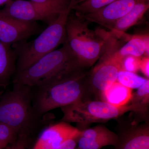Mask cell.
Wrapping results in <instances>:
<instances>
[{
	"label": "cell",
	"instance_id": "6da1fadb",
	"mask_svg": "<svg viewBox=\"0 0 149 149\" xmlns=\"http://www.w3.org/2000/svg\"><path fill=\"white\" fill-rule=\"evenodd\" d=\"M82 70L85 69L66 42L61 48L15 73L13 83L36 88L62 80Z\"/></svg>",
	"mask_w": 149,
	"mask_h": 149
},
{
	"label": "cell",
	"instance_id": "7a4b0ae2",
	"mask_svg": "<svg viewBox=\"0 0 149 149\" xmlns=\"http://www.w3.org/2000/svg\"><path fill=\"white\" fill-rule=\"evenodd\" d=\"M88 74L82 70L62 80L36 87L37 91L32 105L35 114L40 116L57 108L91 100L93 96Z\"/></svg>",
	"mask_w": 149,
	"mask_h": 149
},
{
	"label": "cell",
	"instance_id": "3957f363",
	"mask_svg": "<svg viewBox=\"0 0 149 149\" xmlns=\"http://www.w3.org/2000/svg\"><path fill=\"white\" fill-rule=\"evenodd\" d=\"M89 21L74 14L67 20V42L82 68L93 66L103 53L111 35L102 29L89 27Z\"/></svg>",
	"mask_w": 149,
	"mask_h": 149
},
{
	"label": "cell",
	"instance_id": "277c9868",
	"mask_svg": "<svg viewBox=\"0 0 149 149\" xmlns=\"http://www.w3.org/2000/svg\"><path fill=\"white\" fill-rule=\"evenodd\" d=\"M75 4V0H73L69 7L48 25L35 40L30 42L26 41L16 43L12 46L17 56L15 73L26 69L54 51L59 46L66 42L67 20Z\"/></svg>",
	"mask_w": 149,
	"mask_h": 149
},
{
	"label": "cell",
	"instance_id": "5b68a950",
	"mask_svg": "<svg viewBox=\"0 0 149 149\" xmlns=\"http://www.w3.org/2000/svg\"><path fill=\"white\" fill-rule=\"evenodd\" d=\"M31 87L14 84L13 89L0 98V123L19 132L29 131L36 115L31 104Z\"/></svg>",
	"mask_w": 149,
	"mask_h": 149
},
{
	"label": "cell",
	"instance_id": "8992f818",
	"mask_svg": "<svg viewBox=\"0 0 149 149\" xmlns=\"http://www.w3.org/2000/svg\"><path fill=\"white\" fill-rule=\"evenodd\" d=\"M61 109L63 114L61 121L77 123L80 125V130L92 123L106 122L130 111L129 104L118 107L105 102L92 100L81 101Z\"/></svg>",
	"mask_w": 149,
	"mask_h": 149
},
{
	"label": "cell",
	"instance_id": "52a82bcc",
	"mask_svg": "<svg viewBox=\"0 0 149 149\" xmlns=\"http://www.w3.org/2000/svg\"><path fill=\"white\" fill-rule=\"evenodd\" d=\"M120 42L112 37L95 66L88 72V81L92 95L100 100L102 94L117 80L122 61L115 56Z\"/></svg>",
	"mask_w": 149,
	"mask_h": 149
},
{
	"label": "cell",
	"instance_id": "ba28073f",
	"mask_svg": "<svg viewBox=\"0 0 149 149\" xmlns=\"http://www.w3.org/2000/svg\"><path fill=\"white\" fill-rule=\"evenodd\" d=\"M73 0H59L50 3H39L30 1L11 0L1 10L3 13L19 20L42 21L51 24L67 9Z\"/></svg>",
	"mask_w": 149,
	"mask_h": 149
},
{
	"label": "cell",
	"instance_id": "9c48e42d",
	"mask_svg": "<svg viewBox=\"0 0 149 149\" xmlns=\"http://www.w3.org/2000/svg\"><path fill=\"white\" fill-rule=\"evenodd\" d=\"M42 27L36 22L19 20L0 10V42L12 46L27 41L42 31Z\"/></svg>",
	"mask_w": 149,
	"mask_h": 149
},
{
	"label": "cell",
	"instance_id": "30bf717a",
	"mask_svg": "<svg viewBox=\"0 0 149 149\" xmlns=\"http://www.w3.org/2000/svg\"><path fill=\"white\" fill-rule=\"evenodd\" d=\"M144 1L146 0H116L97 11L80 16L89 22L97 23L111 30L116 21L137 3Z\"/></svg>",
	"mask_w": 149,
	"mask_h": 149
},
{
	"label": "cell",
	"instance_id": "8fae6325",
	"mask_svg": "<svg viewBox=\"0 0 149 149\" xmlns=\"http://www.w3.org/2000/svg\"><path fill=\"white\" fill-rule=\"evenodd\" d=\"M80 133L68 123L53 124L43 130L32 149H57L67 140L77 138Z\"/></svg>",
	"mask_w": 149,
	"mask_h": 149
},
{
	"label": "cell",
	"instance_id": "7c38bea8",
	"mask_svg": "<svg viewBox=\"0 0 149 149\" xmlns=\"http://www.w3.org/2000/svg\"><path fill=\"white\" fill-rule=\"evenodd\" d=\"M80 130L77 138V149H101L107 146L115 147L117 143V134L104 125Z\"/></svg>",
	"mask_w": 149,
	"mask_h": 149
},
{
	"label": "cell",
	"instance_id": "4fadbf2b",
	"mask_svg": "<svg viewBox=\"0 0 149 149\" xmlns=\"http://www.w3.org/2000/svg\"><path fill=\"white\" fill-rule=\"evenodd\" d=\"M117 135L118 141L114 149H149V122L133 124Z\"/></svg>",
	"mask_w": 149,
	"mask_h": 149
},
{
	"label": "cell",
	"instance_id": "5bb4252c",
	"mask_svg": "<svg viewBox=\"0 0 149 149\" xmlns=\"http://www.w3.org/2000/svg\"><path fill=\"white\" fill-rule=\"evenodd\" d=\"M129 103L130 111L133 112L135 118L133 124L140 121L149 122V80L146 81L132 94Z\"/></svg>",
	"mask_w": 149,
	"mask_h": 149
},
{
	"label": "cell",
	"instance_id": "9a60e30c",
	"mask_svg": "<svg viewBox=\"0 0 149 149\" xmlns=\"http://www.w3.org/2000/svg\"><path fill=\"white\" fill-rule=\"evenodd\" d=\"M116 56L120 61L128 56L136 57L149 56L148 35H136L129 37L128 42L114 52Z\"/></svg>",
	"mask_w": 149,
	"mask_h": 149
},
{
	"label": "cell",
	"instance_id": "2e32d148",
	"mask_svg": "<svg viewBox=\"0 0 149 149\" xmlns=\"http://www.w3.org/2000/svg\"><path fill=\"white\" fill-rule=\"evenodd\" d=\"M149 8V0L137 3L128 13L116 22L110 30L111 34L115 38L122 37L127 29L141 20Z\"/></svg>",
	"mask_w": 149,
	"mask_h": 149
},
{
	"label": "cell",
	"instance_id": "e0dca14e",
	"mask_svg": "<svg viewBox=\"0 0 149 149\" xmlns=\"http://www.w3.org/2000/svg\"><path fill=\"white\" fill-rule=\"evenodd\" d=\"M17 56L12 46L0 42V87L9 83L15 73Z\"/></svg>",
	"mask_w": 149,
	"mask_h": 149
},
{
	"label": "cell",
	"instance_id": "ac0fdd59",
	"mask_svg": "<svg viewBox=\"0 0 149 149\" xmlns=\"http://www.w3.org/2000/svg\"><path fill=\"white\" fill-rule=\"evenodd\" d=\"M132 94V89L125 87L116 80L102 93L100 100L119 107L129 103Z\"/></svg>",
	"mask_w": 149,
	"mask_h": 149
},
{
	"label": "cell",
	"instance_id": "d6986e66",
	"mask_svg": "<svg viewBox=\"0 0 149 149\" xmlns=\"http://www.w3.org/2000/svg\"><path fill=\"white\" fill-rule=\"evenodd\" d=\"M116 0H85L73 6L75 14L83 15L97 11Z\"/></svg>",
	"mask_w": 149,
	"mask_h": 149
},
{
	"label": "cell",
	"instance_id": "ffe728a7",
	"mask_svg": "<svg viewBox=\"0 0 149 149\" xmlns=\"http://www.w3.org/2000/svg\"><path fill=\"white\" fill-rule=\"evenodd\" d=\"M147 80L136 73L123 70L118 72L117 78L118 82L132 90L140 88Z\"/></svg>",
	"mask_w": 149,
	"mask_h": 149
},
{
	"label": "cell",
	"instance_id": "44dd1931",
	"mask_svg": "<svg viewBox=\"0 0 149 149\" xmlns=\"http://www.w3.org/2000/svg\"><path fill=\"white\" fill-rule=\"evenodd\" d=\"M19 132L8 125L0 123V149H4L16 139Z\"/></svg>",
	"mask_w": 149,
	"mask_h": 149
},
{
	"label": "cell",
	"instance_id": "7402d4cb",
	"mask_svg": "<svg viewBox=\"0 0 149 149\" xmlns=\"http://www.w3.org/2000/svg\"><path fill=\"white\" fill-rule=\"evenodd\" d=\"M141 58L132 56L125 57L122 61L121 70L136 73L139 70Z\"/></svg>",
	"mask_w": 149,
	"mask_h": 149
},
{
	"label": "cell",
	"instance_id": "603a6c76",
	"mask_svg": "<svg viewBox=\"0 0 149 149\" xmlns=\"http://www.w3.org/2000/svg\"><path fill=\"white\" fill-rule=\"evenodd\" d=\"M28 134V131L19 132L15 140L4 149H27Z\"/></svg>",
	"mask_w": 149,
	"mask_h": 149
},
{
	"label": "cell",
	"instance_id": "cb8c5ba5",
	"mask_svg": "<svg viewBox=\"0 0 149 149\" xmlns=\"http://www.w3.org/2000/svg\"><path fill=\"white\" fill-rule=\"evenodd\" d=\"M139 70L148 78L149 77V56L143 57L141 58Z\"/></svg>",
	"mask_w": 149,
	"mask_h": 149
},
{
	"label": "cell",
	"instance_id": "d4e9b609",
	"mask_svg": "<svg viewBox=\"0 0 149 149\" xmlns=\"http://www.w3.org/2000/svg\"><path fill=\"white\" fill-rule=\"evenodd\" d=\"M77 138L67 140L57 149H76L77 146Z\"/></svg>",
	"mask_w": 149,
	"mask_h": 149
},
{
	"label": "cell",
	"instance_id": "484cf974",
	"mask_svg": "<svg viewBox=\"0 0 149 149\" xmlns=\"http://www.w3.org/2000/svg\"><path fill=\"white\" fill-rule=\"evenodd\" d=\"M30 1L34 2L39 3L46 4L55 2L59 0H30Z\"/></svg>",
	"mask_w": 149,
	"mask_h": 149
},
{
	"label": "cell",
	"instance_id": "4316f807",
	"mask_svg": "<svg viewBox=\"0 0 149 149\" xmlns=\"http://www.w3.org/2000/svg\"><path fill=\"white\" fill-rule=\"evenodd\" d=\"M11 0H0V6L6 4L7 3L9 2Z\"/></svg>",
	"mask_w": 149,
	"mask_h": 149
},
{
	"label": "cell",
	"instance_id": "83f0119b",
	"mask_svg": "<svg viewBox=\"0 0 149 149\" xmlns=\"http://www.w3.org/2000/svg\"><path fill=\"white\" fill-rule=\"evenodd\" d=\"M85 1V0H76L75 3H76V4H77L78 3L81 2L83 1Z\"/></svg>",
	"mask_w": 149,
	"mask_h": 149
},
{
	"label": "cell",
	"instance_id": "f1b7e54d",
	"mask_svg": "<svg viewBox=\"0 0 149 149\" xmlns=\"http://www.w3.org/2000/svg\"><path fill=\"white\" fill-rule=\"evenodd\" d=\"M3 94V91H1V90H0V98H1V97Z\"/></svg>",
	"mask_w": 149,
	"mask_h": 149
},
{
	"label": "cell",
	"instance_id": "f546056e",
	"mask_svg": "<svg viewBox=\"0 0 149 149\" xmlns=\"http://www.w3.org/2000/svg\"></svg>",
	"mask_w": 149,
	"mask_h": 149
}]
</instances>
